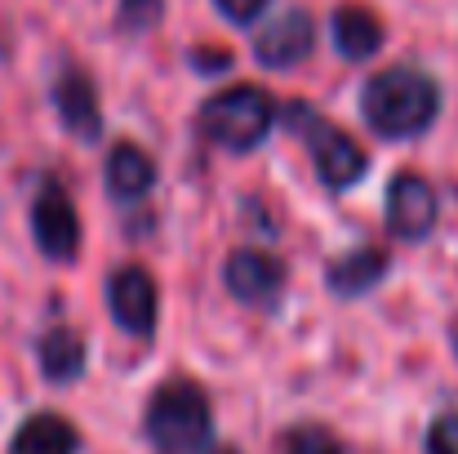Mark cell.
I'll return each instance as SVG.
<instances>
[{"mask_svg": "<svg viewBox=\"0 0 458 454\" xmlns=\"http://www.w3.org/2000/svg\"><path fill=\"white\" fill-rule=\"evenodd\" d=\"M31 236L40 245L45 259L54 263H72L76 250H81V218H76V205L67 201V192L58 183H45L31 201Z\"/></svg>", "mask_w": 458, "mask_h": 454, "instance_id": "4", "label": "cell"}, {"mask_svg": "<svg viewBox=\"0 0 458 454\" xmlns=\"http://www.w3.org/2000/svg\"><path fill=\"white\" fill-rule=\"evenodd\" d=\"M76 446H81V437L63 415H31L18 428L9 454H76Z\"/></svg>", "mask_w": 458, "mask_h": 454, "instance_id": "13", "label": "cell"}, {"mask_svg": "<svg viewBox=\"0 0 458 454\" xmlns=\"http://www.w3.org/2000/svg\"><path fill=\"white\" fill-rule=\"evenodd\" d=\"M428 454H458V415H441L428 428Z\"/></svg>", "mask_w": 458, "mask_h": 454, "instance_id": "17", "label": "cell"}, {"mask_svg": "<svg viewBox=\"0 0 458 454\" xmlns=\"http://www.w3.org/2000/svg\"><path fill=\"white\" fill-rule=\"evenodd\" d=\"M454 352H458V334H454Z\"/></svg>", "mask_w": 458, "mask_h": 454, "instance_id": "21", "label": "cell"}, {"mask_svg": "<svg viewBox=\"0 0 458 454\" xmlns=\"http://www.w3.org/2000/svg\"><path fill=\"white\" fill-rule=\"evenodd\" d=\"M214 4H218L232 22H254V18L267 9V0H214Z\"/></svg>", "mask_w": 458, "mask_h": 454, "instance_id": "19", "label": "cell"}, {"mask_svg": "<svg viewBox=\"0 0 458 454\" xmlns=\"http://www.w3.org/2000/svg\"><path fill=\"white\" fill-rule=\"evenodd\" d=\"M360 112H365L369 130L383 139H419L423 130H432V121L441 112V90L419 67H387V72L369 76V85L360 94Z\"/></svg>", "mask_w": 458, "mask_h": 454, "instance_id": "1", "label": "cell"}, {"mask_svg": "<svg viewBox=\"0 0 458 454\" xmlns=\"http://www.w3.org/2000/svg\"><path fill=\"white\" fill-rule=\"evenodd\" d=\"M209 454H236V450L232 446H218V450H209Z\"/></svg>", "mask_w": 458, "mask_h": 454, "instance_id": "20", "label": "cell"}, {"mask_svg": "<svg viewBox=\"0 0 458 454\" xmlns=\"http://www.w3.org/2000/svg\"><path fill=\"white\" fill-rule=\"evenodd\" d=\"M227 290L241 303L267 307L285 290V263L276 254H267V250H236L227 259Z\"/></svg>", "mask_w": 458, "mask_h": 454, "instance_id": "7", "label": "cell"}, {"mask_svg": "<svg viewBox=\"0 0 458 454\" xmlns=\"http://www.w3.org/2000/svg\"><path fill=\"white\" fill-rule=\"evenodd\" d=\"M387 272V254L383 250H352L347 259H334L325 268V281L338 295H365L369 286H378Z\"/></svg>", "mask_w": 458, "mask_h": 454, "instance_id": "14", "label": "cell"}, {"mask_svg": "<svg viewBox=\"0 0 458 454\" xmlns=\"http://www.w3.org/2000/svg\"><path fill=\"white\" fill-rule=\"evenodd\" d=\"M329 31H334V49L347 63H365V58H374L383 49V22L365 4H338Z\"/></svg>", "mask_w": 458, "mask_h": 454, "instance_id": "10", "label": "cell"}, {"mask_svg": "<svg viewBox=\"0 0 458 454\" xmlns=\"http://www.w3.org/2000/svg\"><path fill=\"white\" fill-rule=\"evenodd\" d=\"M281 454H343V446L325 433V428H316V424H303V428H294V433H285V441H281Z\"/></svg>", "mask_w": 458, "mask_h": 454, "instance_id": "16", "label": "cell"}, {"mask_svg": "<svg viewBox=\"0 0 458 454\" xmlns=\"http://www.w3.org/2000/svg\"><path fill=\"white\" fill-rule=\"evenodd\" d=\"M196 125H200V139L214 143V148L250 151L272 134V125H276V103H272V94L259 90V85H232V90L214 94V99L200 107Z\"/></svg>", "mask_w": 458, "mask_h": 454, "instance_id": "2", "label": "cell"}, {"mask_svg": "<svg viewBox=\"0 0 458 454\" xmlns=\"http://www.w3.org/2000/svg\"><path fill=\"white\" fill-rule=\"evenodd\" d=\"M156 18H160V0H125V9H121V22H125V27L156 22Z\"/></svg>", "mask_w": 458, "mask_h": 454, "instance_id": "18", "label": "cell"}, {"mask_svg": "<svg viewBox=\"0 0 458 454\" xmlns=\"http://www.w3.org/2000/svg\"><path fill=\"white\" fill-rule=\"evenodd\" d=\"M81 365H85V343H81L76 330H49V334L40 338V370H45L54 383L76 379Z\"/></svg>", "mask_w": 458, "mask_h": 454, "instance_id": "15", "label": "cell"}, {"mask_svg": "<svg viewBox=\"0 0 458 454\" xmlns=\"http://www.w3.org/2000/svg\"><path fill=\"white\" fill-rule=\"evenodd\" d=\"M156 183V165L148 151H139L134 143H116L107 151V192L116 201H139L148 196Z\"/></svg>", "mask_w": 458, "mask_h": 454, "instance_id": "12", "label": "cell"}, {"mask_svg": "<svg viewBox=\"0 0 458 454\" xmlns=\"http://www.w3.org/2000/svg\"><path fill=\"white\" fill-rule=\"evenodd\" d=\"M299 121H303V130H307V148H311L320 183H329V187H352V183L365 174V165H369L365 151L356 148L343 130H334V125L307 116V112H299Z\"/></svg>", "mask_w": 458, "mask_h": 454, "instance_id": "5", "label": "cell"}, {"mask_svg": "<svg viewBox=\"0 0 458 454\" xmlns=\"http://www.w3.org/2000/svg\"><path fill=\"white\" fill-rule=\"evenodd\" d=\"M143 424L160 454H200L209 441V397L191 379H174L152 397Z\"/></svg>", "mask_w": 458, "mask_h": 454, "instance_id": "3", "label": "cell"}, {"mask_svg": "<svg viewBox=\"0 0 458 454\" xmlns=\"http://www.w3.org/2000/svg\"><path fill=\"white\" fill-rule=\"evenodd\" d=\"M311 49H316V22H311V13H303V9L281 13L254 40V54L267 67H299Z\"/></svg>", "mask_w": 458, "mask_h": 454, "instance_id": "8", "label": "cell"}, {"mask_svg": "<svg viewBox=\"0 0 458 454\" xmlns=\"http://www.w3.org/2000/svg\"><path fill=\"white\" fill-rule=\"evenodd\" d=\"M387 227L401 241H423L437 227V192L423 174H396L387 187Z\"/></svg>", "mask_w": 458, "mask_h": 454, "instance_id": "6", "label": "cell"}, {"mask_svg": "<svg viewBox=\"0 0 458 454\" xmlns=\"http://www.w3.org/2000/svg\"><path fill=\"white\" fill-rule=\"evenodd\" d=\"M107 307L130 334H152L156 330V281L143 268H121L107 281Z\"/></svg>", "mask_w": 458, "mask_h": 454, "instance_id": "9", "label": "cell"}, {"mask_svg": "<svg viewBox=\"0 0 458 454\" xmlns=\"http://www.w3.org/2000/svg\"><path fill=\"white\" fill-rule=\"evenodd\" d=\"M54 103H58V116L63 125L76 134V139H98L103 130V116H98V94H94V81L85 72H67L54 90Z\"/></svg>", "mask_w": 458, "mask_h": 454, "instance_id": "11", "label": "cell"}]
</instances>
